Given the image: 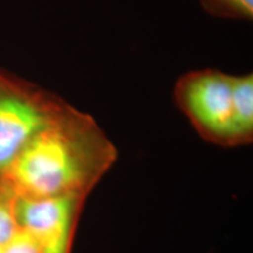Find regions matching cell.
Listing matches in <instances>:
<instances>
[{"label":"cell","instance_id":"cell-6","mask_svg":"<svg viewBox=\"0 0 253 253\" xmlns=\"http://www.w3.org/2000/svg\"><path fill=\"white\" fill-rule=\"evenodd\" d=\"M15 202L17 195L4 176L0 175V253H5L19 231Z\"/></svg>","mask_w":253,"mask_h":253},{"label":"cell","instance_id":"cell-3","mask_svg":"<svg viewBox=\"0 0 253 253\" xmlns=\"http://www.w3.org/2000/svg\"><path fill=\"white\" fill-rule=\"evenodd\" d=\"M233 75L207 68L183 74L173 87V100L204 141L237 147L232 120Z\"/></svg>","mask_w":253,"mask_h":253},{"label":"cell","instance_id":"cell-4","mask_svg":"<svg viewBox=\"0 0 253 253\" xmlns=\"http://www.w3.org/2000/svg\"><path fill=\"white\" fill-rule=\"evenodd\" d=\"M86 196L18 197L15 216L19 230L33 240L40 253H72Z\"/></svg>","mask_w":253,"mask_h":253},{"label":"cell","instance_id":"cell-7","mask_svg":"<svg viewBox=\"0 0 253 253\" xmlns=\"http://www.w3.org/2000/svg\"><path fill=\"white\" fill-rule=\"evenodd\" d=\"M209 14L217 18L251 20L253 0H199Z\"/></svg>","mask_w":253,"mask_h":253},{"label":"cell","instance_id":"cell-8","mask_svg":"<svg viewBox=\"0 0 253 253\" xmlns=\"http://www.w3.org/2000/svg\"><path fill=\"white\" fill-rule=\"evenodd\" d=\"M5 253H40L39 249L26 233L19 230Z\"/></svg>","mask_w":253,"mask_h":253},{"label":"cell","instance_id":"cell-2","mask_svg":"<svg viewBox=\"0 0 253 253\" xmlns=\"http://www.w3.org/2000/svg\"><path fill=\"white\" fill-rule=\"evenodd\" d=\"M68 102L0 68V175Z\"/></svg>","mask_w":253,"mask_h":253},{"label":"cell","instance_id":"cell-5","mask_svg":"<svg viewBox=\"0 0 253 253\" xmlns=\"http://www.w3.org/2000/svg\"><path fill=\"white\" fill-rule=\"evenodd\" d=\"M232 120L237 147L253 141V75H233Z\"/></svg>","mask_w":253,"mask_h":253},{"label":"cell","instance_id":"cell-1","mask_svg":"<svg viewBox=\"0 0 253 253\" xmlns=\"http://www.w3.org/2000/svg\"><path fill=\"white\" fill-rule=\"evenodd\" d=\"M118 156L96 120L68 103L1 175L18 197H88Z\"/></svg>","mask_w":253,"mask_h":253}]
</instances>
